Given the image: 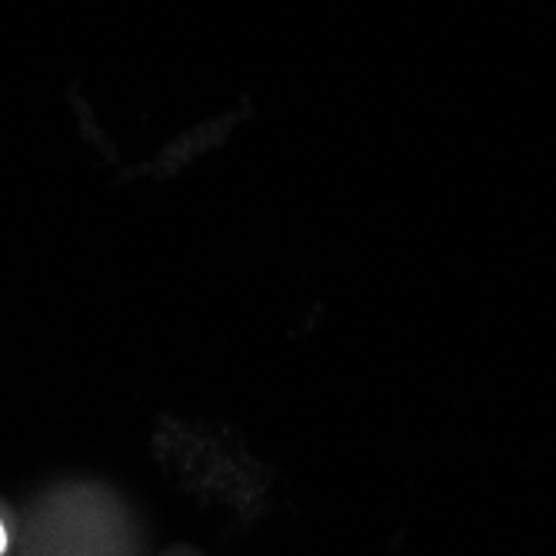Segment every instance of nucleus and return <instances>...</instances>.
I'll return each instance as SVG.
<instances>
[{
	"instance_id": "1",
	"label": "nucleus",
	"mask_w": 556,
	"mask_h": 556,
	"mask_svg": "<svg viewBox=\"0 0 556 556\" xmlns=\"http://www.w3.org/2000/svg\"><path fill=\"white\" fill-rule=\"evenodd\" d=\"M8 553V527H4V520H0V556Z\"/></svg>"
}]
</instances>
